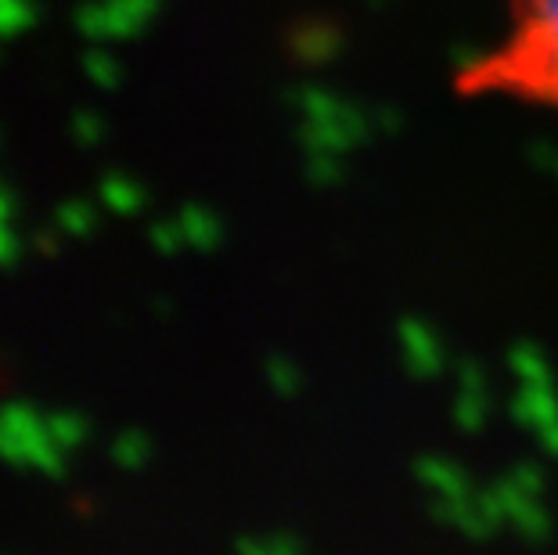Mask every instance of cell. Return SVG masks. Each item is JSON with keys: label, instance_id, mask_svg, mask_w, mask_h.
<instances>
[{"label": "cell", "instance_id": "obj_1", "mask_svg": "<svg viewBox=\"0 0 558 555\" xmlns=\"http://www.w3.org/2000/svg\"><path fill=\"white\" fill-rule=\"evenodd\" d=\"M465 94H505L558 112V0H512L508 33L461 73Z\"/></svg>", "mask_w": 558, "mask_h": 555}, {"label": "cell", "instance_id": "obj_2", "mask_svg": "<svg viewBox=\"0 0 558 555\" xmlns=\"http://www.w3.org/2000/svg\"><path fill=\"white\" fill-rule=\"evenodd\" d=\"M47 422V419H44ZM26 441V455H29V466L33 469H40V472H47V476H62L65 472V462H62V447H58L54 441H51V433H47V426L44 430H37V433H29V436H22Z\"/></svg>", "mask_w": 558, "mask_h": 555}, {"label": "cell", "instance_id": "obj_3", "mask_svg": "<svg viewBox=\"0 0 558 555\" xmlns=\"http://www.w3.org/2000/svg\"><path fill=\"white\" fill-rule=\"evenodd\" d=\"M101 198L109 203V209L116 214H137L141 203H145V195H141V188L134 181H126L123 173H109L101 181Z\"/></svg>", "mask_w": 558, "mask_h": 555}, {"label": "cell", "instance_id": "obj_4", "mask_svg": "<svg viewBox=\"0 0 558 555\" xmlns=\"http://www.w3.org/2000/svg\"><path fill=\"white\" fill-rule=\"evenodd\" d=\"M181 231H184V242L198 245V250H209V245H217V220H213L206 209L198 206H187L184 217H181Z\"/></svg>", "mask_w": 558, "mask_h": 555}, {"label": "cell", "instance_id": "obj_5", "mask_svg": "<svg viewBox=\"0 0 558 555\" xmlns=\"http://www.w3.org/2000/svg\"><path fill=\"white\" fill-rule=\"evenodd\" d=\"M47 433H51V441L62 447V451H73L83 441H87V422L73 411H58V415L47 419Z\"/></svg>", "mask_w": 558, "mask_h": 555}, {"label": "cell", "instance_id": "obj_6", "mask_svg": "<svg viewBox=\"0 0 558 555\" xmlns=\"http://www.w3.org/2000/svg\"><path fill=\"white\" fill-rule=\"evenodd\" d=\"M112 458L123 469H141L148 462V436L137 433V430L120 433V436H116V444H112Z\"/></svg>", "mask_w": 558, "mask_h": 555}, {"label": "cell", "instance_id": "obj_7", "mask_svg": "<svg viewBox=\"0 0 558 555\" xmlns=\"http://www.w3.org/2000/svg\"><path fill=\"white\" fill-rule=\"evenodd\" d=\"M76 26H80L83 37H90V40H112L109 4H83L76 11Z\"/></svg>", "mask_w": 558, "mask_h": 555}, {"label": "cell", "instance_id": "obj_8", "mask_svg": "<svg viewBox=\"0 0 558 555\" xmlns=\"http://www.w3.org/2000/svg\"><path fill=\"white\" fill-rule=\"evenodd\" d=\"M0 419H4L8 426L15 430L19 436H29V433H37V430L47 426V422L37 415V408H33V405H22V400H11V405L0 408Z\"/></svg>", "mask_w": 558, "mask_h": 555}, {"label": "cell", "instance_id": "obj_9", "mask_svg": "<svg viewBox=\"0 0 558 555\" xmlns=\"http://www.w3.org/2000/svg\"><path fill=\"white\" fill-rule=\"evenodd\" d=\"M33 19H37V11H33L29 0H0V37L26 29Z\"/></svg>", "mask_w": 558, "mask_h": 555}, {"label": "cell", "instance_id": "obj_10", "mask_svg": "<svg viewBox=\"0 0 558 555\" xmlns=\"http://www.w3.org/2000/svg\"><path fill=\"white\" fill-rule=\"evenodd\" d=\"M83 69H87V76L98 87H116V84H120V69H116V62L105 51H87V55H83Z\"/></svg>", "mask_w": 558, "mask_h": 555}, {"label": "cell", "instance_id": "obj_11", "mask_svg": "<svg viewBox=\"0 0 558 555\" xmlns=\"http://www.w3.org/2000/svg\"><path fill=\"white\" fill-rule=\"evenodd\" d=\"M58 228L69 234H87L94 228V209L87 203H65L58 209Z\"/></svg>", "mask_w": 558, "mask_h": 555}, {"label": "cell", "instance_id": "obj_12", "mask_svg": "<svg viewBox=\"0 0 558 555\" xmlns=\"http://www.w3.org/2000/svg\"><path fill=\"white\" fill-rule=\"evenodd\" d=\"M0 458L11 466H29V455H26V441L0 419Z\"/></svg>", "mask_w": 558, "mask_h": 555}, {"label": "cell", "instance_id": "obj_13", "mask_svg": "<svg viewBox=\"0 0 558 555\" xmlns=\"http://www.w3.org/2000/svg\"><path fill=\"white\" fill-rule=\"evenodd\" d=\"M73 134L80 145H98V141L105 137V123L98 112H76L73 120Z\"/></svg>", "mask_w": 558, "mask_h": 555}, {"label": "cell", "instance_id": "obj_14", "mask_svg": "<svg viewBox=\"0 0 558 555\" xmlns=\"http://www.w3.org/2000/svg\"><path fill=\"white\" fill-rule=\"evenodd\" d=\"M109 4H112L116 11H123L126 19L141 22V26H145V22L159 11V0H109Z\"/></svg>", "mask_w": 558, "mask_h": 555}, {"label": "cell", "instance_id": "obj_15", "mask_svg": "<svg viewBox=\"0 0 558 555\" xmlns=\"http://www.w3.org/2000/svg\"><path fill=\"white\" fill-rule=\"evenodd\" d=\"M151 242H156V250L173 253L177 245L184 242V231H181V228H173V224H156V228H151Z\"/></svg>", "mask_w": 558, "mask_h": 555}, {"label": "cell", "instance_id": "obj_16", "mask_svg": "<svg viewBox=\"0 0 558 555\" xmlns=\"http://www.w3.org/2000/svg\"><path fill=\"white\" fill-rule=\"evenodd\" d=\"M15 253H19V242L11 239V231L4 228V224H0V264H11Z\"/></svg>", "mask_w": 558, "mask_h": 555}, {"label": "cell", "instance_id": "obj_17", "mask_svg": "<svg viewBox=\"0 0 558 555\" xmlns=\"http://www.w3.org/2000/svg\"><path fill=\"white\" fill-rule=\"evenodd\" d=\"M37 250L47 253V256L58 253V234H54V231H40V234H37Z\"/></svg>", "mask_w": 558, "mask_h": 555}, {"label": "cell", "instance_id": "obj_18", "mask_svg": "<svg viewBox=\"0 0 558 555\" xmlns=\"http://www.w3.org/2000/svg\"><path fill=\"white\" fill-rule=\"evenodd\" d=\"M8 214H11V198H8L4 192H0V224L8 220Z\"/></svg>", "mask_w": 558, "mask_h": 555}]
</instances>
